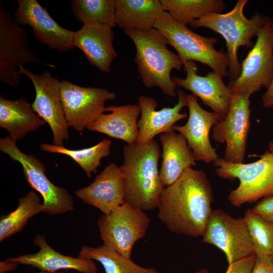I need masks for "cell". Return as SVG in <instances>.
Instances as JSON below:
<instances>
[{
  "mask_svg": "<svg viewBox=\"0 0 273 273\" xmlns=\"http://www.w3.org/2000/svg\"><path fill=\"white\" fill-rule=\"evenodd\" d=\"M213 201L212 187L207 174L191 167L162 191L158 217L172 233L203 236L213 210Z\"/></svg>",
  "mask_w": 273,
  "mask_h": 273,
  "instance_id": "obj_1",
  "label": "cell"
},
{
  "mask_svg": "<svg viewBox=\"0 0 273 273\" xmlns=\"http://www.w3.org/2000/svg\"><path fill=\"white\" fill-rule=\"evenodd\" d=\"M123 162L120 166L125 185V202L143 211L157 207L165 188L159 174L161 151L155 140L145 144L125 145Z\"/></svg>",
  "mask_w": 273,
  "mask_h": 273,
  "instance_id": "obj_2",
  "label": "cell"
},
{
  "mask_svg": "<svg viewBox=\"0 0 273 273\" xmlns=\"http://www.w3.org/2000/svg\"><path fill=\"white\" fill-rule=\"evenodd\" d=\"M134 44V62L144 85L157 87L166 96H176V85L170 76L173 69L180 71L184 64L178 55L167 48L166 37L154 28L148 30H123Z\"/></svg>",
  "mask_w": 273,
  "mask_h": 273,
  "instance_id": "obj_3",
  "label": "cell"
},
{
  "mask_svg": "<svg viewBox=\"0 0 273 273\" xmlns=\"http://www.w3.org/2000/svg\"><path fill=\"white\" fill-rule=\"evenodd\" d=\"M248 2V0H239L230 12L225 14H208L193 20L190 24L194 28H208L220 34L225 39L230 62L229 83L236 80L241 73V64L237 57L239 48L253 47L252 37L256 36L268 17L256 12L250 19L246 18L244 9Z\"/></svg>",
  "mask_w": 273,
  "mask_h": 273,
  "instance_id": "obj_4",
  "label": "cell"
},
{
  "mask_svg": "<svg viewBox=\"0 0 273 273\" xmlns=\"http://www.w3.org/2000/svg\"><path fill=\"white\" fill-rule=\"evenodd\" d=\"M154 28L167 39L174 48L183 62L197 61L206 65L222 78L228 75L229 58L227 53L217 51L214 46L217 40L195 33L175 21L163 11L159 15Z\"/></svg>",
  "mask_w": 273,
  "mask_h": 273,
  "instance_id": "obj_5",
  "label": "cell"
},
{
  "mask_svg": "<svg viewBox=\"0 0 273 273\" xmlns=\"http://www.w3.org/2000/svg\"><path fill=\"white\" fill-rule=\"evenodd\" d=\"M255 155L260 158L249 163H233L223 158L213 163L218 176L239 180L238 187L228 196V200L235 207L273 196V153L267 150L261 155Z\"/></svg>",
  "mask_w": 273,
  "mask_h": 273,
  "instance_id": "obj_6",
  "label": "cell"
},
{
  "mask_svg": "<svg viewBox=\"0 0 273 273\" xmlns=\"http://www.w3.org/2000/svg\"><path fill=\"white\" fill-rule=\"evenodd\" d=\"M0 150L20 163L27 183L43 198L42 212L50 216L74 210L73 196L67 189L53 184L46 175L43 163L35 156L25 154L8 136L0 139Z\"/></svg>",
  "mask_w": 273,
  "mask_h": 273,
  "instance_id": "obj_7",
  "label": "cell"
},
{
  "mask_svg": "<svg viewBox=\"0 0 273 273\" xmlns=\"http://www.w3.org/2000/svg\"><path fill=\"white\" fill-rule=\"evenodd\" d=\"M256 42L241 64V73L228 86L232 94L251 96L267 89L273 77V20L268 17Z\"/></svg>",
  "mask_w": 273,
  "mask_h": 273,
  "instance_id": "obj_8",
  "label": "cell"
},
{
  "mask_svg": "<svg viewBox=\"0 0 273 273\" xmlns=\"http://www.w3.org/2000/svg\"><path fill=\"white\" fill-rule=\"evenodd\" d=\"M27 64H41L30 50L26 30L18 25L0 3V80L12 87L20 84L19 68Z\"/></svg>",
  "mask_w": 273,
  "mask_h": 273,
  "instance_id": "obj_9",
  "label": "cell"
},
{
  "mask_svg": "<svg viewBox=\"0 0 273 273\" xmlns=\"http://www.w3.org/2000/svg\"><path fill=\"white\" fill-rule=\"evenodd\" d=\"M150 222L144 211L124 202L110 213L102 215L97 225L104 244L130 259L134 245L145 237Z\"/></svg>",
  "mask_w": 273,
  "mask_h": 273,
  "instance_id": "obj_10",
  "label": "cell"
},
{
  "mask_svg": "<svg viewBox=\"0 0 273 273\" xmlns=\"http://www.w3.org/2000/svg\"><path fill=\"white\" fill-rule=\"evenodd\" d=\"M19 73L28 77L34 86L36 94L31 105L39 117L50 126L53 135V144L64 147V140L69 139V126L61 99V81L47 70L36 74L21 66Z\"/></svg>",
  "mask_w": 273,
  "mask_h": 273,
  "instance_id": "obj_11",
  "label": "cell"
},
{
  "mask_svg": "<svg viewBox=\"0 0 273 273\" xmlns=\"http://www.w3.org/2000/svg\"><path fill=\"white\" fill-rule=\"evenodd\" d=\"M60 92L67 123L80 132L106 112V101L116 98L106 88L82 87L67 80L61 81Z\"/></svg>",
  "mask_w": 273,
  "mask_h": 273,
  "instance_id": "obj_12",
  "label": "cell"
},
{
  "mask_svg": "<svg viewBox=\"0 0 273 273\" xmlns=\"http://www.w3.org/2000/svg\"><path fill=\"white\" fill-rule=\"evenodd\" d=\"M203 242L215 246L224 253L229 265L254 254L245 219L235 218L222 210H213Z\"/></svg>",
  "mask_w": 273,
  "mask_h": 273,
  "instance_id": "obj_13",
  "label": "cell"
},
{
  "mask_svg": "<svg viewBox=\"0 0 273 273\" xmlns=\"http://www.w3.org/2000/svg\"><path fill=\"white\" fill-rule=\"evenodd\" d=\"M250 96L232 94L225 118L213 127L211 137L217 143L226 144L223 158L233 163L244 162L251 109Z\"/></svg>",
  "mask_w": 273,
  "mask_h": 273,
  "instance_id": "obj_14",
  "label": "cell"
},
{
  "mask_svg": "<svg viewBox=\"0 0 273 273\" xmlns=\"http://www.w3.org/2000/svg\"><path fill=\"white\" fill-rule=\"evenodd\" d=\"M14 21L19 25L29 26L33 35L40 43L60 52L71 50L74 31L59 25L36 0H18Z\"/></svg>",
  "mask_w": 273,
  "mask_h": 273,
  "instance_id": "obj_15",
  "label": "cell"
},
{
  "mask_svg": "<svg viewBox=\"0 0 273 273\" xmlns=\"http://www.w3.org/2000/svg\"><path fill=\"white\" fill-rule=\"evenodd\" d=\"M183 64L186 77L172 78L176 86L191 92L194 96L200 99L203 105L217 114L221 120L224 119L231 106L232 94L222 78L214 71L208 73L205 76L199 75L195 61H188Z\"/></svg>",
  "mask_w": 273,
  "mask_h": 273,
  "instance_id": "obj_16",
  "label": "cell"
},
{
  "mask_svg": "<svg viewBox=\"0 0 273 273\" xmlns=\"http://www.w3.org/2000/svg\"><path fill=\"white\" fill-rule=\"evenodd\" d=\"M187 99L188 121L184 125H174L173 129L186 139L196 161L214 163L219 157L210 143L209 133L211 128L221 120L220 118L216 113L203 109L193 95H188Z\"/></svg>",
  "mask_w": 273,
  "mask_h": 273,
  "instance_id": "obj_17",
  "label": "cell"
},
{
  "mask_svg": "<svg viewBox=\"0 0 273 273\" xmlns=\"http://www.w3.org/2000/svg\"><path fill=\"white\" fill-rule=\"evenodd\" d=\"M178 102L173 107H164L157 110V102L152 98L141 95L138 99L141 118L138 120L139 130L137 143L145 144L154 139L159 134L174 130L173 126L177 121L187 117V113H180L188 107V95L182 90L177 92Z\"/></svg>",
  "mask_w": 273,
  "mask_h": 273,
  "instance_id": "obj_18",
  "label": "cell"
},
{
  "mask_svg": "<svg viewBox=\"0 0 273 273\" xmlns=\"http://www.w3.org/2000/svg\"><path fill=\"white\" fill-rule=\"evenodd\" d=\"M76 196L86 204L108 214L125 202V185L122 171L115 163H111L88 186L78 189Z\"/></svg>",
  "mask_w": 273,
  "mask_h": 273,
  "instance_id": "obj_19",
  "label": "cell"
},
{
  "mask_svg": "<svg viewBox=\"0 0 273 273\" xmlns=\"http://www.w3.org/2000/svg\"><path fill=\"white\" fill-rule=\"evenodd\" d=\"M33 244L39 250L34 254H27L8 259L19 264L30 265L40 271L56 273L63 269H73L81 273H97L98 268L93 260L64 255L52 248L47 242L45 236L37 234Z\"/></svg>",
  "mask_w": 273,
  "mask_h": 273,
  "instance_id": "obj_20",
  "label": "cell"
},
{
  "mask_svg": "<svg viewBox=\"0 0 273 273\" xmlns=\"http://www.w3.org/2000/svg\"><path fill=\"white\" fill-rule=\"evenodd\" d=\"M114 34L109 27L82 25L75 31L73 44L80 50L88 62L102 72L109 73L117 57L113 44Z\"/></svg>",
  "mask_w": 273,
  "mask_h": 273,
  "instance_id": "obj_21",
  "label": "cell"
},
{
  "mask_svg": "<svg viewBox=\"0 0 273 273\" xmlns=\"http://www.w3.org/2000/svg\"><path fill=\"white\" fill-rule=\"evenodd\" d=\"M109 114L100 115L87 129L124 141L128 145L137 143L139 130L138 117L141 110L138 104L106 107Z\"/></svg>",
  "mask_w": 273,
  "mask_h": 273,
  "instance_id": "obj_22",
  "label": "cell"
},
{
  "mask_svg": "<svg viewBox=\"0 0 273 273\" xmlns=\"http://www.w3.org/2000/svg\"><path fill=\"white\" fill-rule=\"evenodd\" d=\"M162 158L159 170L163 186L167 187L177 179L187 169L194 166L196 160L186 139L174 130L159 135Z\"/></svg>",
  "mask_w": 273,
  "mask_h": 273,
  "instance_id": "obj_23",
  "label": "cell"
},
{
  "mask_svg": "<svg viewBox=\"0 0 273 273\" xmlns=\"http://www.w3.org/2000/svg\"><path fill=\"white\" fill-rule=\"evenodd\" d=\"M45 124L25 98L9 100L0 96V126L12 140H21Z\"/></svg>",
  "mask_w": 273,
  "mask_h": 273,
  "instance_id": "obj_24",
  "label": "cell"
},
{
  "mask_svg": "<svg viewBox=\"0 0 273 273\" xmlns=\"http://www.w3.org/2000/svg\"><path fill=\"white\" fill-rule=\"evenodd\" d=\"M115 8L117 25L123 30L151 29L164 11L160 0H115Z\"/></svg>",
  "mask_w": 273,
  "mask_h": 273,
  "instance_id": "obj_25",
  "label": "cell"
},
{
  "mask_svg": "<svg viewBox=\"0 0 273 273\" xmlns=\"http://www.w3.org/2000/svg\"><path fill=\"white\" fill-rule=\"evenodd\" d=\"M78 256L99 262L105 273H159L154 267L145 268L136 264L106 244L97 247L83 246Z\"/></svg>",
  "mask_w": 273,
  "mask_h": 273,
  "instance_id": "obj_26",
  "label": "cell"
},
{
  "mask_svg": "<svg viewBox=\"0 0 273 273\" xmlns=\"http://www.w3.org/2000/svg\"><path fill=\"white\" fill-rule=\"evenodd\" d=\"M70 7L83 26L112 28L117 25L115 0H72Z\"/></svg>",
  "mask_w": 273,
  "mask_h": 273,
  "instance_id": "obj_27",
  "label": "cell"
},
{
  "mask_svg": "<svg viewBox=\"0 0 273 273\" xmlns=\"http://www.w3.org/2000/svg\"><path fill=\"white\" fill-rule=\"evenodd\" d=\"M164 11L178 23L187 25L208 14L220 13L226 5L222 0H160Z\"/></svg>",
  "mask_w": 273,
  "mask_h": 273,
  "instance_id": "obj_28",
  "label": "cell"
},
{
  "mask_svg": "<svg viewBox=\"0 0 273 273\" xmlns=\"http://www.w3.org/2000/svg\"><path fill=\"white\" fill-rule=\"evenodd\" d=\"M111 145L112 142L110 140L104 139L93 147L82 149H69L48 143L41 144L39 148L44 152L61 154L69 157L81 167L86 176L90 178L93 173L97 172L101 159L110 155Z\"/></svg>",
  "mask_w": 273,
  "mask_h": 273,
  "instance_id": "obj_29",
  "label": "cell"
},
{
  "mask_svg": "<svg viewBox=\"0 0 273 273\" xmlns=\"http://www.w3.org/2000/svg\"><path fill=\"white\" fill-rule=\"evenodd\" d=\"M42 203L33 191L19 199L17 208L0 219V242L23 230L28 221L42 212Z\"/></svg>",
  "mask_w": 273,
  "mask_h": 273,
  "instance_id": "obj_30",
  "label": "cell"
},
{
  "mask_svg": "<svg viewBox=\"0 0 273 273\" xmlns=\"http://www.w3.org/2000/svg\"><path fill=\"white\" fill-rule=\"evenodd\" d=\"M257 256L273 257V226L251 209L244 216Z\"/></svg>",
  "mask_w": 273,
  "mask_h": 273,
  "instance_id": "obj_31",
  "label": "cell"
},
{
  "mask_svg": "<svg viewBox=\"0 0 273 273\" xmlns=\"http://www.w3.org/2000/svg\"><path fill=\"white\" fill-rule=\"evenodd\" d=\"M252 210L273 226V196L262 199Z\"/></svg>",
  "mask_w": 273,
  "mask_h": 273,
  "instance_id": "obj_32",
  "label": "cell"
},
{
  "mask_svg": "<svg viewBox=\"0 0 273 273\" xmlns=\"http://www.w3.org/2000/svg\"><path fill=\"white\" fill-rule=\"evenodd\" d=\"M256 255L250 256L234 262L229 265L225 273H251L253 268Z\"/></svg>",
  "mask_w": 273,
  "mask_h": 273,
  "instance_id": "obj_33",
  "label": "cell"
},
{
  "mask_svg": "<svg viewBox=\"0 0 273 273\" xmlns=\"http://www.w3.org/2000/svg\"><path fill=\"white\" fill-rule=\"evenodd\" d=\"M251 273H273V257L256 255Z\"/></svg>",
  "mask_w": 273,
  "mask_h": 273,
  "instance_id": "obj_34",
  "label": "cell"
},
{
  "mask_svg": "<svg viewBox=\"0 0 273 273\" xmlns=\"http://www.w3.org/2000/svg\"><path fill=\"white\" fill-rule=\"evenodd\" d=\"M261 103L265 108H273V77L269 87L261 96Z\"/></svg>",
  "mask_w": 273,
  "mask_h": 273,
  "instance_id": "obj_35",
  "label": "cell"
},
{
  "mask_svg": "<svg viewBox=\"0 0 273 273\" xmlns=\"http://www.w3.org/2000/svg\"><path fill=\"white\" fill-rule=\"evenodd\" d=\"M18 263L11 261L8 259L0 262V273L15 270L17 267Z\"/></svg>",
  "mask_w": 273,
  "mask_h": 273,
  "instance_id": "obj_36",
  "label": "cell"
},
{
  "mask_svg": "<svg viewBox=\"0 0 273 273\" xmlns=\"http://www.w3.org/2000/svg\"><path fill=\"white\" fill-rule=\"evenodd\" d=\"M268 151L273 153V142L270 141L268 145Z\"/></svg>",
  "mask_w": 273,
  "mask_h": 273,
  "instance_id": "obj_37",
  "label": "cell"
},
{
  "mask_svg": "<svg viewBox=\"0 0 273 273\" xmlns=\"http://www.w3.org/2000/svg\"><path fill=\"white\" fill-rule=\"evenodd\" d=\"M195 273H210V272L206 268L201 269Z\"/></svg>",
  "mask_w": 273,
  "mask_h": 273,
  "instance_id": "obj_38",
  "label": "cell"
},
{
  "mask_svg": "<svg viewBox=\"0 0 273 273\" xmlns=\"http://www.w3.org/2000/svg\"><path fill=\"white\" fill-rule=\"evenodd\" d=\"M36 273H51V272H46V271H40L37 272ZM56 273H59V272H56Z\"/></svg>",
  "mask_w": 273,
  "mask_h": 273,
  "instance_id": "obj_39",
  "label": "cell"
},
{
  "mask_svg": "<svg viewBox=\"0 0 273 273\" xmlns=\"http://www.w3.org/2000/svg\"><path fill=\"white\" fill-rule=\"evenodd\" d=\"M59 273H64L63 271H60Z\"/></svg>",
  "mask_w": 273,
  "mask_h": 273,
  "instance_id": "obj_40",
  "label": "cell"
}]
</instances>
